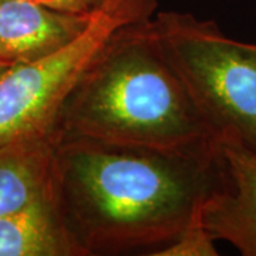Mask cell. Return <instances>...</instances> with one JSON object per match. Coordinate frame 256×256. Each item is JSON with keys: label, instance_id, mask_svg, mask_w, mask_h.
Wrapping results in <instances>:
<instances>
[{"label": "cell", "instance_id": "277c9868", "mask_svg": "<svg viewBox=\"0 0 256 256\" xmlns=\"http://www.w3.org/2000/svg\"><path fill=\"white\" fill-rule=\"evenodd\" d=\"M158 0H106L87 28L62 48L0 74V148L50 138L84 73L120 30L151 18Z\"/></svg>", "mask_w": 256, "mask_h": 256}, {"label": "cell", "instance_id": "52a82bcc", "mask_svg": "<svg viewBox=\"0 0 256 256\" xmlns=\"http://www.w3.org/2000/svg\"><path fill=\"white\" fill-rule=\"evenodd\" d=\"M0 256H82L64 225L48 182L36 198L0 216Z\"/></svg>", "mask_w": 256, "mask_h": 256}, {"label": "cell", "instance_id": "9c48e42d", "mask_svg": "<svg viewBox=\"0 0 256 256\" xmlns=\"http://www.w3.org/2000/svg\"><path fill=\"white\" fill-rule=\"evenodd\" d=\"M201 210L194 215L190 224L176 238L152 256H216L215 239L204 226Z\"/></svg>", "mask_w": 256, "mask_h": 256}, {"label": "cell", "instance_id": "6da1fadb", "mask_svg": "<svg viewBox=\"0 0 256 256\" xmlns=\"http://www.w3.org/2000/svg\"><path fill=\"white\" fill-rule=\"evenodd\" d=\"M215 146L171 152L87 138L54 141L48 188L82 256L154 255L220 182Z\"/></svg>", "mask_w": 256, "mask_h": 256}, {"label": "cell", "instance_id": "8fae6325", "mask_svg": "<svg viewBox=\"0 0 256 256\" xmlns=\"http://www.w3.org/2000/svg\"><path fill=\"white\" fill-rule=\"evenodd\" d=\"M9 66H12V64L6 63V62H3V60H0V74L3 73V72H4V70L9 67Z\"/></svg>", "mask_w": 256, "mask_h": 256}, {"label": "cell", "instance_id": "7a4b0ae2", "mask_svg": "<svg viewBox=\"0 0 256 256\" xmlns=\"http://www.w3.org/2000/svg\"><path fill=\"white\" fill-rule=\"evenodd\" d=\"M148 20L120 30L84 73L58 114L53 141L87 138L171 152L218 142L158 50Z\"/></svg>", "mask_w": 256, "mask_h": 256}, {"label": "cell", "instance_id": "8992f818", "mask_svg": "<svg viewBox=\"0 0 256 256\" xmlns=\"http://www.w3.org/2000/svg\"><path fill=\"white\" fill-rule=\"evenodd\" d=\"M90 18L28 0H0V60L26 63L50 54L78 36Z\"/></svg>", "mask_w": 256, "mask_h": 256}, {"label": "cell", "instance_id": "30bf717a", "mask_svg": "<svg viewBox=\"0 0 256 256\" xmlns=\"http://www.w3.org/2000/svg\"><path fill=\"white\" fill-rule=\"evenodd\" d=\"M28 2H34L58 12L82 14V16L92 14L106 3V0H28Z\"/></svg>", "mask_w": 256, "mask_h": 256}, {"label": "cell", "instance_id": "ba28073f", "mask_svg": "<svg viewBox=\"0 0 256 256\" xmlns=\"http://www.w3.org/2000/svg\"><path fill=\"white\" fill-rule=\"evenodd\" d=\"M53 151L52 138L0 148V216L26 205L46 188Z\"/></svg>", "mask_w": 256, "mask_h": 256}, {"label": "cell", "instance_id": "5b68a950", "mask_svg": "<svg viewBox=\"0 0 256 256\" xmlns=\"http://www.w3.org/2000/svg\"><path fill=\"white\" fill-rule=\"evenodd\" d=\"M220 176L202 205L204 226L244 256H256V152L235 141H218Z\"/></svg>", "mask_w": 256, "mask_h": 256}, {"label": "cell", "instance_id": "3957f363", "mask_svg": "<svg viewBox=\"0 0 256 256\" xmlns=\"http://www.w3.org/2000/svg\"><path fill=\"white\" fill-rule=\"evenodd\" d=\"M146 26L216 141L256 152V44L191 13L160 12Z\"/></svg>", "mask_w": 256, "mask_h": 256}]
</instances>
